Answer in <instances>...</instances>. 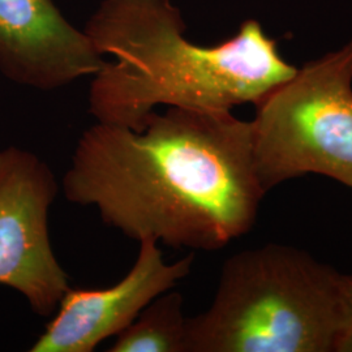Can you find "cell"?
Here are the masks:
<instances>
[{
  "label": "cell",
  "mask_w": 352,
  "mask_h": 352,
  "mask_svg": "<svg viewBox=\"0 0 352 352\" xmlns=\"http://www.w3.org/2000/svg\"><path fill=\"white\" fill-rule=\"evenodd\" d=\"M64 197L131 239L217 251L248 234L266 195L252 122L167 107L142 131L96 123L77 141Z\"/></svg>",
  "instance_id": "obj_1"
},
{
  "label": "cell",
  "mask_w": 352,
  "mask_h": 352,
  "mask_svg": "<svg viewBox=\"0 0 352 352\" xmlns=\"http://www.w3.org/2000/svg\"><path fill=\"white\" fill-rule=\"evenodd\" d=\"M58 192L50 166L34 153L0 151V285L20 292L41 317L54 315L71 289L51 245L49 214Z\"/></svg>",
  "instance_id": "obj_5"
},
{
  "label": "cell",
  "mask_w": 352,
  "mask_h": 352,
  "mask_svg": "<svg viewBox=\"0 0 352 352\" xmlns=\"http://www.w3.org/2000/svg\"><path fill=\"white\" fill-rule=\"evenodd\" d=\"M184 298L168 289L148 304L122 330L110 352H186Z\"/></svg>",
  "instance_id": "obj_8"
},
{
  "label": "cell",
  "mask_w": 352,
  "mask_h": 352,
  "mask_svg": "<svg viewBox=\"0 0 352 352\" xmlns=\"http://www.w3.org/2000/svg\"><path fill=\"white\" fill-rule=\"evenodd\" d=\"M84 30L113 58L91 77L89 111L98 123L133 131L160 106L232 111L256 104L296 72L256 20L218 45L190 42L171 0H102Z\"/></svg>",
  "instance_id": "obj_2"
},
{
  "label": "cell",
  "mask_w": 352,
  "mask_h": 352,
  "mask_svg": "<svg viewBox=\"0 0 352 352\" xmlns=\"http://www.w3.org/2000/svg\"><path fill=\"white\" fill-rule=\"evenodd\" d=\"M106 60L55 0H0V72L13 82L64 88L98 74Z\"/></svg>",
  "instance_id": "obj_7"
},
{
  "label": "cell",
  "mask_w": 352,
  "mask_h": 352,
  "mask_svg": "<svg viewBox=\"0 0 352 352\" xmlns=\"http://www.w3.org/2000/svg\"><path fill=\"white\" fill-rule=\"evenodd\" d=\"M343 278L289 245L239 252L210 307L187 318L186 352H340Z\"/></svg>",
  "instance_id": "obj_3"
},
{
  "label": "cell",
  "mask_w": 352,
  "mask_h": 352,
  "mask_svg": "<svg viewBox=\"0 0 352 352\" xmlns=\"http://www.w3.org/2000/svg\"><path fill=\"white\" fill-rule=\"evenodd\" d=\"M254 106V162L266 193L307 174L352 188V41L296 68Z\"/></svg>",
  "instance_id": "obj_4"
},
{
  "label": "cell",
  "mask_w": 352,
  "mask_h": 352,
  "mask_svg": "<svg viewBox=\"0 0 352 352\" xmlns=\"http://www.w3.org/2000/svg\"><path fill=\"white\" fill-rule=\"evenodd\" d=\"M195 256L168 264L158 243L140 241L139 254L126 277L109 289H71L58 314L30 352H93L103 340L116 337L155 298L188 277Z\"/></svg>",
  "instance_id": "obj_6"
},
{
  "label": "cell",
  "mask_w": 352,
  "mask_h": 352,
  "mask_svg": "<svg viewBox=\"0 0 352 352\" xmlns=\"http://www.w3.org/2000/svg\"><path fill=\"white\" fill-rule=\"evenodd\" d=\"M344 327L340 340V352H352V274H344Z\"/></svg>",
  "instance_id": "obj_9"
}]
</instances>
